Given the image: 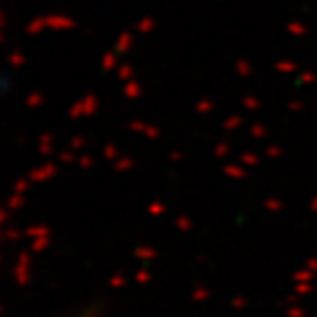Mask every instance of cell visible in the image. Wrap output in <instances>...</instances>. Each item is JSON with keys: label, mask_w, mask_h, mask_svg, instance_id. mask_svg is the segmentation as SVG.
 Here are the masks:
<instances>
[{"label": "cell", "mask_w": 317, "mask_h": 317, "mask_svg": "<svg viewBox=\"0 0 317 317\" xmlns=\"http://www.w3.org/2000/svg\"><path fill=\"white\" fill-rule=\"evenodd\" d=\"M77 317H92V316H90V314H79Z\"/></svg>", "instance_id": "6da1fadb"}]
</instances>
